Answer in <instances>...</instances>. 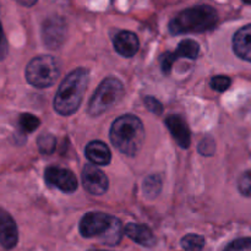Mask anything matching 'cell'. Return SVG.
Listing matches in <instances>:
<instances>
[{"label": "cell", "mask_w": 251, "mask_h": 251, "mask_svg": "<svg viewBox=\"0 0 251 251\" xmlns=\"http://www.w3.org/2000/svg\"><path fill=\"white\" fill-rule=\"evenodd\" d=\"M88 76L85 68H77L61 81L54 98V108L59 114L68 117L78 109L87 90Z\"/></svg>", "instance_id": "6da1fadb"}, {"label": "cell", "mask_w": 251, "mask_h": 251, "mask_svg": "<svg viewBox=\"0 0 251 251\" xmlns=\"http://www.w3.org/2000/svg\"><path fill=\"white\" fill-rule=\"evenodd\" d=\"M110 141L122 153L136 156L145 141L144 124L135 115H122L110 127Z\"/></svg>", "instance_id": "7a4b0ae2"}, {"label": "cell", "mask_w": 251, "mask_h": 251, "mask_svg": "<svg viewBox=\"0 0 251 251\" xmlns=\"http://www.w3.org/2000/svg\"><path fill=\"white\" fill-rule=\"evenodd\" d=\"M218 15L212 6L198 5L179 12L169 22V31L172 34L200 33L210 31L217 26Z\"/></svg>", "instance_id": "3957f363"}, {"label": "cell", "mask_w": 251, "mask_h": 251, "mask_svg": "<svg viewBox=\"0 0 251 251\" xmlns=\"http://www.w3.org/2000/svg\"><path fill=\"white\" fill-rule=\"evenodd\" d=\"M125 87L117 77H107L98 86L97 91L88 103V114L91 117H100L103 113L112 109L123 100Z\"/></svg>", "instance_id": "277c9868"}, {"label": "cell", "mask_w": 251, "mask_h": 251, "mask_svg": "<svg viewBox=\"0 0 251 251\" xmlns=\"http://www.w3.org/2000/svg\"><path fill=\"white\" fill-rule=\"evenodd\" d=\"M59 65L50 55H39L32 59L26 68V80L37 88H47L54 85L59 77Z\"/></svg>", "instance_id": "5b68a950"}, {"label": "cell", "mask_w": 251, "mask_h": 251, "mask_svg": "<svg viewBox=\"0 0 251 251\" xmlns=\"http://www.w3.org/2000/svg\"><path fill=\"white\" fill-rule=\"evenodd\" d=\"M115 217L102 212H90L80 222V233L85 238H102L112 227Z\"/></svg>", "instance_id": "8992f818"}, {"label": "cell", "mask_w": 251, "mask_h": 251, "mask_svg": "<svg viewBox=\"0 0 251 251\" xmlns=\"http://www.w3.org/2000/svg\"><path fill=\"white\" fill-rule=\"evenodd\" d=\"M44 179L48 185L55 186L63 193H75L77 189V179L71 171L60 167H49L44 172Z\"/></svg>", "instance_id": "52a82bcc"}, {"label": "cell", "mask_w": 251, "mask_h": 251, "mask_svg": "<svg viewBox=\"0 0 251 251\" xmlns=\"http://www.w3.org/2000/svg\"><path fill=\"white\" fill-rule=\"evenodd\" d=\"M199 53H200V46L198 42L193 41V39H184L179 43L176 51H168L162 56V71L163 74L168 75L176 60H179L180 58L194 60L198 58Z\"/></svg>", "instance_id": "ba28073f"}, {"label": "cell", "mask_w": 251, "mask_h": 251, "mask_svg": "<svg viewBox=\"0 0 251 251\" xmlns=\"http://www.w3.org/2000/svg\"><path fill=\"white\" fill-rule=\"evenodd\" d=\"M43 42L48 48L56 49L64 43L66 37V25L61 17L54 16L46 20L42 27Z\"/></svg>", "instance_id": "9c48e42d"}, {"label": "cell", "mask_w": 251, "mask_h": 251, "mask_svg": "<svg viewBox=\"0 0 251 251\" xmlns=\"http://www.w3.org/2000/svg\"><path fill=\"white\" fill-rule=\"evenodd\" d=\"M82 184L87 193L98 196L107 193L108 186H109L107 176L92 164H88L83 168Z\"/></svg>", "instance_id": "30bf717a"}, {"label": "cell", "mask_w": 251, "mask_h": 251, "mask_svg": "<svg viewBox=\"0 0 251 251\" xmlns=\"http://www.w3.org/2000/svg\"><path fill=\"white\" fill-rule=\"evenodd\" d=\"M19 242V232L14 218L7 211L0 208V244L4 249L11 250Z\"/></svg>", "instance_id": "8fae6325"}, {"label": "cell", "mask_w": 251, "mask_h": 251, "mask_svg": "<svg viewBox=\"0 0 251 251\" xmlns=\"http://www.w3.org/2000/svg\"><path fill=\"white\" fill-rule=\"evenodd\" d=\"M164 123L176 144L181 149H189L191 142V134L185 120L180 115H169Z\"/></svg>", "instance_id": "7c38bea8"}, {"label": "cell", "mask_w": 251, "mask_h": 251, "mask_svg": "<svg viewBox=\"0 0 251 251\" xmlns=\"http://www.w3.org/2000/svg\"><path fill=\"white\" fill-rule=\"evenodd\" d=\"M114 48L120 55L125 58H131L137 53L140 47L139 38L135 33L130 31H120L119 33L115 34L114 39Z\"/></svg>", "instance_id": "4fadbf2b"}, {"label": "cell", "mask_w": 251, "mask_h": 251, "mask_svg": "<svg viewBox=\"0 0 251 251\" xmlns=\"http://www.w3.org/2000/svg\"><path fill=\"white\" fill-rule=\"evenodd\" d=\"M124 233L134 240L137 244L146 248H152L156 244V237L151 228L145 225H136V223H130L124 228Z\"/></svg>", "instance_id": "5bb4252c"}, {"label": "cell", "mask_w": 251, "mask_h": 251, "mask_svg": "<svg viewBox=\"0 0 251 251\" xmlns=\"http://www.w3.org/2000/svg\"><path fill=\"white\" fill-rule=\"evenodd\" d=\"M233 50L239 58L251 63V25L242 27L234 34Z\"/></svg>", "instance_id": "9a60e30c"}, {"label": "cell", "mask_w": 251, "mask_h": 251, "mask_svg": "<svg viewBox=\"0 0 251 251\" xmlns=\"http://www.w3.org/2000/svg\"><path fill=\"white\" fill-rule=\"evenodd\" d=\"M85 152L88 161L97 166H107L112 159L109 147L102 141H91L86 147Z\"/></svg>", "instance_id": "2e32d148"}, {"label": "cell", "mask_w": 251, "mask_h": 251, "mask_svg": "<svg viewBox=\"0 0 251 251\" xmlns=\"http://www.w3.org/2000/svg\"><path fill=\"white\" fill-rule=\"evenodd\" d=\"M123 237V227H122V222H120L118 218H115L114 222H113L112 227L110 229L100 238L102 243L108 245H117L119 244V242L122 240Z\"/></svg>", "instance_id": "e0dca14e"}, {"label": "cell", "mask_w": 251, "mask_h": 251, "mask_svg": "<svg viewBox=\"0 0 251 251\" xmlns=\"http://www.w3.org/2000/svg\"><path fill=\"white\" fill-rule=\"evenodd\" d=\"M162 190V179L158 176H150L144 181V193L147 198H154Z\"/></svg>", "instance_id": "ac0fdd59"}, {"label": "cell", "mask_w": 251, "mask_h": 251, "mask_svg": "<svg viewBox=\"0 0 251 251\" xmlns=\"http://www.w3.org/2000/svg\"><path fill=\"white\" fill-rule=\"evenodd\" d=\"M181 247L186 251H201L205 247V238L198 234H188L181 239Z\"/></svg>", "instance_id": "d6986e66"}, {"label": "cell", "mask_w": 251, "mask_h": 251, "mask_svg": "<svg viewBox=\"0 0 251 251\" xmlns=\"http://www.w3.org/2000/svg\"><path fill=\"white\" fill-rule=\"evenodd\" d=\"M37 145L41 153L50 154L55 151L56 147V139L51 134H42L37 139Z\"/></svg>", "instance_id": "ffe728a7"}, {"label": "cell", "mask_w": 251, "mask_h": 251, "mask_svg": "<svg viewBox=\"0 0 251 251\" xmlns=\"http://www.w3.org/2000/svg\"><path fill=\"white\" fill-rule=\"evenodd\" d=\"M20 127L24 132H33L37 127L41 124V120L33 114H28V113H25V114H21L19 119Z\"/></svg>", "instance_id": "44dd1931"}, {"label": "cell", "mask_w": 251, "mask_h": 251, "mask_svg": "<svg viewBox=\"0 0 251 251\" xmlns=\"http://www.w3.org/2000/svg\"><path fill=\"white\" fill-rule=\"evenodd\" d=\"M238 189L242 195L251 198V169L242 174L238 181Z\"/></svg>", "instance_id": "7402d4cb"}, {"label": "cell", "mask_w": 251, "mask_h": 251, "mask_svg": "<svg viewBox=\"0 0 251 251\" xmlns=\"http://www.w3.org/2000/svg\"><path fill=\"white\" fill-rule=\"evenodd\" d=\"M230 83H232V81H230V78L228 76L218 75L212 77V80H211V87L215 91H217V92H225V91H227L229 88Z\"/></svg>", "instance_id": "603a6c76"}, {"label": "cell", "mask_w": 251, "mask_h": 251, "mask_svg": "<svg viewBox=\"0 0 251 251\" xmlns=\"http://www.w3.org/2000/svg\"><path fill=\"white\" fill-rule=\"evenodd\" d=\"M225 251H251V238H240L230 243Z\"/></svg>", "instance_id": "cb8c5ba5"}, {"label": "cell", "mask_w": 251, "mask_h": 251, "mask_svg": "<svg viewBox=\"0 0 251 251\" xmlns=\"http://www.w3.org/2000/svg\"><path fill=\"white\" fill-rule=\"evenodd\" d=\"M144 103L147 107V109H149L150 112L153 113V114L161 115L162 113H163V105L161 104V102H159L158 100H156V98L152 97V96H147V97H145Z\"/></svg>", "instance_id": "d4e9b609"}, {"label": "cell", "mask_w": 251, "mask_h": 251, "mask_svg": "<svg viewBox=\"0 0 251 251\" xmlns=\"http://www.w3.org/2000/svg\"><path fill=\"white\" fill-rule=\"evenodd\" d=\"M215 142L211 139H205L200 142V146H199V151L203 156H212L213 152H215Z\"/></svg>", "instance_id": "484cf974"}, {"label": "cell", "mask_w": 251, "mask_h": 251, "mask_svg": "<svg viewBox=\"0 0 251 251\" xmlns=\"http://www.w3.org/2000/svg\"><path fill=\"white\" fill-rule=\"evenodd\" d=\"M7 55V41L5 38L4 29H2L1 24H0V61L4 60Z\"/></svg>", "instance_id": "4316f807"}, {"label": "cell", "mask_w": 251, "mask_h": 251, "mask_svg": "<svg viewBox=\"0 0 251 251\" xmlns=\"http://www.w3.org/2000/svg\"><path fill=\"white\" fill-rule=\"evenodd\" d=\"M15 1L24 5V6H33V5L37 2V0H15Z\"/></svg>", "instance_id": "83f0119b"}, {"label": "cell", "mask_w": 251, "mask_h": 251, "mask_svg": "<svg viewBox=\"0 0 251 251\" xmlns=\"http://www.w3.org/2000/svg\"><path fill=\"white\" fill-rule=\"evenodd\" d=\"M244 2H247V4H250L251 5V0H243Z\"/></svg>", "instance_id": "f1b7e54d"}, {"label": "cell", "mask_w": 251, "mask_h": 251, "mask_svg": "<svg viewBox=\"0 0 251 251\" xmlns=\"http://www.w3.org/2000/svg\"><path fill=\"white\" fill-rule=\"evenodd\" d=\"M90 251H105V250H96V249H93V250H90Z\"/></svg>", "instance_id": "f546056e"}]
</instances>
